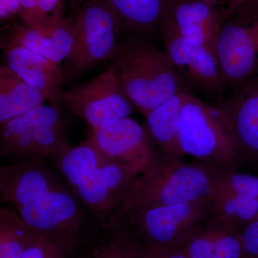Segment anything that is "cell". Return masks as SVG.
I'll return each instance as SVG.
<instances>
[{"instance_id":"35","label":"cell","mask_w":258,"mask_h":258,"mask_svg":"<svg viewBox=\"0 0 258 258\" xmlns=\"http://www.w3.org/2000/svg\"><path fill=\"white\" fill-rule=\"evenodd\" d=\"M257 219H258V212H257V217H256V218H255V219H254V220H257Z\"/></svg>"},{"instance_id":"4","label":"cell","mask_w":258,"mask_h":258,"mask_svg":"<svg viewBox=\"0 0 258 258\" xmlns=\"http://www.w3.org/2000/svg\"><path fill=\"white\" fill-rule=\"evenodd\" d=\"M0 128V156L10 163L51 160L71 147L60 109L52 105H40Z\"/></svg>"},{"instance_id":"25","label":"cell","mask_w":258,"mask_h":258,"mask_svg":"<svg viewBox=\"0 0 258 258\" xmlns=\"http://www.w3.org/2000/svg\"><path fill=\"white\" fill-rule=\"evenodd\" d=\"M79 247L73 242L38 235L22 258H72Z\"/></svg>"},{"instance_id":"33","label":"cell","mask_w":258,"mask_h":258,"mask_svg":"<svg viewBox=\"0 0 258 258\" xmlns=\"http://www.w3.org/2000/svg\"><path fill=\"white\" fill-rule=\"evenodd\" d=\"M91 244H89V245L85 246L81 249V251L79 252L77 251L72 258H92L91 252Z\"/></svg>"},{"instance_id":"27","label":"cell","mask_w":258,"mask_h":258,"mask_svg":"<svg viewBox=\"0 0 258 258\" xmlns=\"http://www.w3.org/2000/svg\"><path fill=\"white\" fill-rule=\"evenodd\" d=\"M108 232L118 241L127 258H152L147 248L124 229L116 227Z\"/></svg>"},{"instance_id":"23","label":"cell","mask_w":258,"mask_h":258,"mask_svg":"<svg viewBox=\"0 0 258 258\" xmlns=\"http://www.w3.org/2000/svg\"><path fill=\"white\" fill-rule=\"evenodd\" d=\"M212 218L238 228L257 217L258 198L241 195H216L212 198Z\"/></svg>"},{"instance_id":"5","label":"cell","mask_w":258,"mask_h":258,"mask_svg":"<svg viewBox=\"0 0 258 258\" xmlns=\"http://www.w3.org/2000/svg\"><path fill=\"white\" fill-rule=\"evenodd\" d=\"M212 207V199L204 198L177 205L134 209L123 214L114 227L124 229L145 247H174L194 229L211 218Z\"/></svg>"},{"instance_id":"12","label":"cell","mask_w":258,"mask_h":258,"mask_svg":"<svg viewBox=\"0 0 258 258\" xmlns=\"http://www.w3.org/2000/svg\"><path fill=\"white\" fill-rule=\"evenodd\" d=\"M161 30L165 52L180 75L208 91L222 88L226 80L215 52L186 40L166 18Z\"/></svg>"},{"instance_id":"2","label":"cell","mask_w":258,"mask_h":258,"mask_svg":"<svg viewBox=\"0 0 258 258\" xmlns=\"http://www.w3.org/2000/svg\"><path fill=\"white\" fill-rule=\"evenodd\" d=\"M109 61L129 99L144 115L184 91L167 54L136 37L118 43Z\"/></svg>"},{"instance_id":"19","label":"cell","mask_w":258,"mask_h":258,"mask_svg":"<svg viewBox=\"0 0 258 258\" xmlns=\"http://www.w3.org/2000/svg\"><path fill=\"white\" fill-rule=\"evenodd\" d=\"M114 15L118 33H147L161 28L174 0H106Z\"/></svg>"},{"instance_id":"20","label":"cell","mask_w":258,"mask_h":258,"mask_svg":"<svg viewBox=\"0 0 258 258\" xmlns=\"http://www.w3.org/2000/svg\"><path fill=\"white\" fill-rule=\"evenodd\" d=\"M46 97L34 89L7 64L0 68V124L44 104Z\"/></svg>"},{"instance_id":"30","label":"cell","mask_w":258,"mask_h":258,"mask_svg":"<svg viewBox=\"0 0 258 258\" xmlns=\"http://www.w3.org/2000/svg\"><path fill=\"white\" fill-rule=\"evenodd\" d=\"M146 248L152 258H191L174 247L151 246Z\"/></svg>"},{"instance_id":"7","label":"cell","mask_w":258,"mask_h":258,"mask_svg":"<svg viewBox=\"0 0 258 258\" xmlns=\"http://www.w3.org/2000/svg\"><path fill=\"white\" fill-rule=\"evenodd\" d=\"M118 35L116 20L106 0H86L74 20V44L62 67L64 81L111 60Z\"/></svg>"},{"instance_id":"32","label":"cell","mask_w":258,"mask_h":258,"mask_svg":"<svg viewBox=\"0 0 258 258\" xmlns=\"http://www.w3.org/2000/svg\"><path fill=\"white\" fill-rule=\"evenodd\" d=\"M39 0H20L21 2V9L19 16L23 20L33 9Z\"/></svg>"},{"instance_id":"14","label":"cell","mask_w":258,"mask_h":258,"mask_svg":"<svg viewBox=\"0 0 258 258\" xmlns=\"http://www.w3.org/2000/svg\"><path fill=\"white\" fill-rule=\"evenodd\" d=\"M5 52L7 66L29 86L46 97L50 105L60 109L64 82L61 64L18 44L8 43Z\"/></svg>"},{"instance_id":"9","label":"cell","mask_w":258,"mask_h":258,"mask_svg":"<svg viewBox=\"0 0 258 258\" xmlns=\"http://www.w3.org/2000/svg\"><path fill=\"white\" fill-rule=\"evenodd\" d=\"M62 103L91 129L128 118L134 106L111 67L91 81L62 91Z\"/></svg>"},{"instance_id":"3","label":"cell","mask_w":258,"mask_h":258,"mask_svg":"<svg viewBox=\"0 0 258 258\" xmlns=\"http://www.w3.org/2000/svg\"><path fill=\"white\" fill-rule=\"evenodd\" d=\"M226 167L229 166L212 165L200 161L186 163L182 159L173 160L163 157L157 165L139 176L116 222L123 214L134 209L212 199Z\"/></svg>"},{"instance_id":"17","label":"cell","mask_w":258,"mask_h":258,"mask_svg":"<svg viewBox=\"0 0 258 258\" xmlns=\"http://www.w3.org/2000/svg\"><path fill=\"white\" fill-rule=\"evenodd\" d=\"M174 248L191 258H246L237 228L212 217L191 231Z\"/></svg>"},{"instance_id":"10","label":"cell","mask_w":258,"mask_h":258,"mask_svg":"<svg viewBox=\"0 0 258 258\" xmlns=\"http://www.w3.org/2000/svg\"><path fill=\"white\" fill-rule=\"evenodd\" d=\"M216 55L226 81L239 83L258 70V12L222 25Z\"/></svg>"},{"instance_id":"16","label":"cell","mask_w":258,"mask_h":258,"mask_svg":"<svg viewBox=\"0 0 258 258\" xmlns=\"http://www.w3.org/2000/svg\"><path fill=\"white\" fill-rule=\"evenodd\" d=\"M166 19L186 40L216 54L224 23L211 5L202 0H174Z\"/></svg>"},{"instance_id":"24","label":"cell","mask_w":258,"mask_h":258,"mask_svg":"<svg viewBox=\"0 0 258 258\" xmlns=\"http://www.w3.org/2000/svg\"><path fill=\"white\" fill-rule=\"evenodd\" d=\"M221 195L258 198V177L241 174L237 168L226 167L218 180L213 198Z\"/></svg>"},{"instance_id":"18","label":"cell","mask_w":258,"mask_h":258,"mask_svg":"<svg viewBox=\"0 0 258 258\" xmlns=\"http://www.w3.org/2000/svg\"><path fill=\"white\" fill-rule=\"evenodd\" d=\"M181 91L144 115L146 129L163 157L181 160L184 157L178 138L185 93Z\"/></svg>"},{"instance_id":"15","label":"cell","mask_w":258,"mask_h":258,"mask_svg":"<svg viewBox=\"0 0 258 258\" xmlns=\"http://www.w3.org/2000/svg\"><path fill=\"white\" fill-rule=\"evenodd\" d=\"M74 40V20L62 15L37 25L19 27L8 43L23 45L61 64L71 53Z\"/></svg>"},{"instance_id":"1","label":"cell","mask_w":258,"mask_h":258,"mask_svg":"<svg viewBox=\"0 0 258 258\" xmlns=\"http://www.w3.org/2000/svg\"><path fill=\"white\" fill-rule=\"evenodd\" d=\"M9 204L38 235L84 247L94 243L104 232L91 211L47 164L22 180Z\"/></svg>"},{"instance_id":"34","label":"cell","mask_w":258,"mask_h":258,"mask_svg":"<svg viewBox=\"0 0 258 258\" xmlns=\"http://www.w3.org/2000/svg\"><path fill=\"white\" fill-rule=\"evenodd\" d=\"M71 1L74 3V5H77L79 4V3H81L83 0H71Z\"/></svg>"},{"instance_id":"8","label":"cell","mask_w":258,"mask_h":258,"mask_svg":"<svg viewBox=\"0 0 258 258\" xmlns=\"http://www.w3.org/2000/svg\"><path fill=\"white\" fill-rule=\"evenodd\" d=\"M142 174L137 167L108 158L85 176L72 191L108 232L114 227L134 183Z\"/></svg>"},{"instance_id":"6","label":"cell","mask_w":258,"mask_h":258,"mask_svg":"<svg viewBox=\"0 0 258 258\" xmlns=\"http://www.w3.org/2000/svg\"><path fill=\"white\" fill-rule=\"evenodd\" d=\"M178 138L184 155L212 165L237 168L242 158L215 107L185 93Z\"/></svg>"},{"instance_id":"31","label":"cell","mask_w":258,"mask_h":258,"mask_svg":"<svg viewBox=\"0 0 258 258\" xmlns=\"http://www.w3.org/2000/svg\"><path fill=\"white\" fill-rule=\"evenodd\" d=\"M20 9V0H0V18L2 21L19 15Z\"/></svg>"},{"instance_id":"28","label":"cell","mask_w":258,"mask_h":258,"mask_svg":"<svg viewBox=\"0 0 258 258\" xmlns=\"http://www.w3.org/2000/svg\"><path fill=\"white\" fill-rule=\"evenodd\" d=\"M106 239L100 238L91 245L92 258H127L118 241L109 232Z\"/></svg>"},{"instance_id":"29","label":"cell","mask_w":258,"mask_h":258,"mask_svg":"<svg viewBox=\"0 0 258 258\" xmlns=\"http://www.w3.org/2000/svg\"><path fill=\"white\" fill-rule=\"evenodd\" d=\"M246 258H258V219L237 228Z\"/></svg>"},{"instance_id":"11","label":"cell","mask_w":258,"mask_h":258,"mask_svg":"<svg viewBox=\"0 0 258 258\" xmlns=\"http://www.w3.org/2000/svg\"><path fill=\"white\" fill-rule=\"evenodd\" d=\"M91 134L107 157L137 167L142 173L162 160L145 127L129 117L91 129Z\"/></svg>"},{"instance_id":"13","label":"cell","mask_w":258,"mask_h":258,"mask_svg":"<svg viewBox=\"0 0 258 258\" xmlns=\"http://www.w3.org/2000/svg\"><path fill=\"white\" fill-rule=\"evenodd\" d=\"M215 108L241 158L258 161V79L244 85Z\"/></svg>"},{"instance_id":"22","label":"cell","mask_w":258,"mask_h":258,"mask_svg":"<svg viewBox=\"0 0 258 258\" xmlns=\"http://www.w3.org/2000/svg\"><path fill=\"white\" fill-rule=\"evenodd\" d=\"M37 234L13 208L0 209V258H22Z\"/></svg>"},{"instance_id":"26","label":"cell","mask_w":258,"mask_h":258,"mask_svg":"<svg viewBox=\"0 0 258 258\" xmlns=\"http://www.w3.org/2000/svg\"><path fill=\"white\" fill-rule=\"evenodd\" d=\"M211 5L223 23L235 17L258 12V0H202Z\"/></svg>"},{"instance_id":"21","label":"cell","mask_w":258,"mask_h":258,"mask_svg":"<svg viewBox=\"0 0 258 258\" xmlns=\"http://www.w3.org/2000/svg\"><path fill=\"white\" fill-rule=\"evenodd\" d=\"M108 159L90 133L79 145L71 146L68 150L51 159L70 189L73 190L85 176Z\"/></svg>"}]
</instances>
